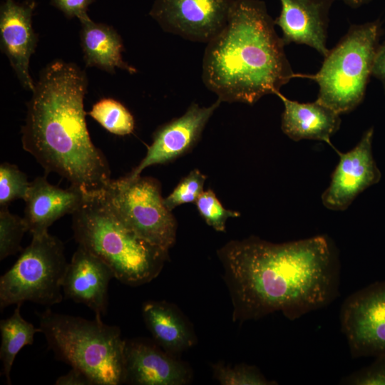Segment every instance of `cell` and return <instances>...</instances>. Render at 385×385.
Here are the masks:
<instances>
[{
    "label": "cell",
    "mask_w": 385,
    "mask_h": 385,
    "mask_svg": "<svg viewBox=\"0 0 385 385\" xmlns=\"http://www.w3.org/2000/svg\"><path fill=\"white\" fill-rule=\"evenodd\" d=\"M374 128L363 134L357 145L339 155V162L332 175L329 186L323 192V205L332 210H344L364 190L378 183L381 173L372 152Z\"/></svg>",
    "instance_id": "obj_11"
},
{
    "label": "cell",
    "mask_w": 385,
    "mask_h": 385,
    "mask_svg": "<svg viewBox=\"0 0 385 385\" xmlns=\"http://www.w3.org/2000/svg\"><path fill=\"white\" fill-rule=\"evenodd\" d=\"M195 204L205 222L218 232L225 230L228 218L239 216L238 212L225 209L212 190L203 191Z\"/></svg>",
    "instance_id": "obj_27"
},
{
    "label": "cell",
    "mask_w": 385,
    "mask_h": 385,
    "mask_svg": "<svg viewBox=\"0 0 385 385\" xmlns=\"http://www.w3.org/2000/svg\"><path fill=\"white\" fill-rule=\"evenodd\" d=\"M142 313L155 342L167 353L174 356L193 345L190 327L173 304L163 301L146 302Z\"/></svg>",
    "instance_id": "obj_20"
},
{
    "label": "cell",
    "mask_w": 385,
    "mask_h": 385,
    "mask_svg": "<svg viewBox=\"0 0 385 385\" xmlns=\"http://www.w3.org/2000/svg\"><path fill=\"white\" fill-rule=\"evenodd\" d=\"M101 192L115 215L138 236L168 252L173 247L176 221L163 203L157 180L126 175L111 180Z\"/></svg>",
    "instance_id": "obj_8"
},
{
    "label": "cell",
    "mask_w": 385,
    "mask_h": 385,
    "mask_svg": "<svg viewBox=\"0 0 385 385\" xmlns=\"http://www.w3.org/2000/svg\"><path fill=\"white\" fill-rule=\"evenodd\" d=\"M86 73L73 63L56 60L41 72L27 103L21 143L43 168L84 194L104 190L111 181L108 162L92 142L83 101Z\"/></svg>",
    "instance_id": "obj_2"
},
{
    "label": "cell",
    "mask_w": 385,
    "mask_h": 385,
    "mask_svg": "<svg viewBox=\"0 0 385 385\" xmlns=\"http://www.w3.org/2000/svg\"><path fill=\"white\" fill-rule=\"evenodd\" d=\"M95 0H51V4L67 18L77 17L79 21L87 17L88 6Z\"/></svg>",
    "instance_id": "obj_29"
},
{
    "label": "cell",
    "mask_w": 385,
    "mask_h": 385,
    "mask_svg": "<svg viewBox=\"0 0 385 385\" xmlns=\"http://www.w3.org/2000/svg\"><path fill=\"white\" fill-rule=\"evenodd\" d=\"M371 76L381 82L385 93V41L380 43L377 48Z\"/></svg>",
    "instance_id": "obj_31"
},
{
    "label": "cell",
    "mask_w": 385,
    "mask_h": 385,
    "mask_svg": "<svg viewBox=\"0 0 385 385\" xmlns=\"http://www.w3.org/2000/svg\"><path fill=\"white\" fill-rule=\"evenodd\" d=\"M282 9L274 19L285 45L294 43L315 49L325 57L330 8L334 0H279Z\"/></svg>",
    "instance_id": "obj_16"
},
{
    "label": "cell",
    "mask_w": 385,
    "mask_h": 385,
    "mask_svg": "<svg viewBox=\"0 0 385 385\" xmlns=\"http://www.w3.org/2000/svg\"><path fill=\"white\" fill-rule=\"evenodd\" d=\"M56 385H94L93 381L81 370L73 368L65 375L59 376Z\"/></svg>",
    "instance_id": "obj_30"
},
{
    "label": "cell",
    "mask_w": 385,
    "mask_h": 385,
    "mask_svg": "<svg viewBox=\"0 0 385 385\" xmlns=\"http://www.w3.org/2000/svg\"><path fill=\"white\" fill-rule=\"evenodd\" d=\"M339 384L385 385V354L376 356L369 365L343 377Z\"/></svg>",
    "instance_id": "obj_28"
},
{
    "label": "cell",
    "mask_w": 385,
    "mask_h": 385,
    "mask_svg": "<svg viewBox=\"0 0 385 385\" xmlns=\"http://www.w3.org/2000/svg\"><path fill=\"white\" fill-rule=\"evenodd\" d=\"M21 304H16L10 317L0 321L1 374L9 384H11L10 373L16 355L24 346L31 345L35 334L41 332L39 327H35L22 317L20 312Z\"/></svg>",
    "instance_id": "obj_21"
},
{
    "label": "cell",
    "mask_w": 385,
    "mask_h": 385,
    "mask_svg": "<svg viewBox=\"0 0 385 385\" xmlns=\"http://www.w3.org/2000/svg\"><path fill=\"white\" fill-rule=\"evenodd\" d=\"M27 231L23 217L11 213L8 207H0V260L21 252V242Z\"/></svg>",
    "instance_id": "obj_23"
},
{
    "label": "cell",
    "mask_w": 385,
    "mask_h": 385,
    "mask_svg": "<svg viewBox=\"0 0 385 385\" xmlns=\"http://www.w3.org/2000/svg\"><path fill=\"white\" fill-rule=\"evenodd\" d=\"M158 346L143 339L125 340L124 384L183 385L190 381L189 368Z\"/></svg>",
    "instance_id": "obj_14"
},
{
    "label": "cell",
    "mask_w": 385,
    "mask_h": 385,
    "mask_svg": "<svg viewBox=\"0 0 385 385\" xmlns=\"http://www.w3.org/2000/svg\"><path fill=\"white\" fill-rule=\"evenodd\" d=\"M88 114L108 132L117 135L130 134L135 128L134 118L130 111L113 98L98 101Z\"/></svg>",
    "instance_id": "obj_22"
},
{
    "label": "cell",
    "mask_w": 385,
    "mask_h": 385,
    "mask_svg": "<svg viewBox=\"0 0 385 385\" xmlns=\"http://www.w3.org/2000/svg\"><path fill=\"white\" fill-rule=\"evenodd\" d=\"M67 265L61 240L48 232L32 236L14 265L0 277L1 310L24 302L46 306L60 303Z\"/></svg>",
    "instance_id": "obj_7"
},
{
    "label": "cell",
    "mask_w": 385,
    "mask_h": 385,
    "mask_svg": "<svg viewBox=\"0 0 385 385\" xmlns=\"http://www.w3.org/2000/svg\"><path fill=\"white\" fill-rule=\"evenodd\" d=\"M339 318L352 358L385 354V280L347 297Z\"/></svg>",
    "instance_id": "obj_9"
},
{
    "label": "cell",
    "mask_w": 385,
    "mask_h": 385,
    "mask_svg": "<svg viewBox=\"0 0 385 385\" xmlns=\"http://www.w3.org/2000/svg\"><path fill=\"white\" fill-rule=\"evenodd\" d=\"M220 103L217 99L208 107H200L193 103L182 116L158 128L145 156L128 176L136 178L148 166L167 163L188 152L199 140Z\"/></svg>",
    "instance_id": "obj_12"
},
{
    "label": "cell",
    "mask_w": 385,
    "mask_h": 385,
    "mask_svg": "<svg viewBox=\"0 0 385 385\" xmlns=\"http://www.w3.org/2000/svg\"><path fill=\"white\" fill-rule=\"evenodd\" d=\"M213 376L223 385H274V381L267 379L255 366L245 364L226 366L221 363L212 366Z\"/></svg>",
    "instance_id": "obj_24"
},
{
    "label": "cell",
    "mask_w": 385,
    "mask_h": 385,
    "mask_svg": "<svg viewBox=\"0 0 385 385\" xmlns=\"http://www.w3.org/2000/svg\"><path fill=\"white\" fill-rule=\"evenodd\" d=\"M283 103L282 130L294 141L303 139L321 140L332 147L330 138L339 128V114L317 100L299 103L285 97L280 91L276 94Z\"/></svg>",
    "instance_id": "obj_18"
},
{
    "label": "cell",
    "mask_w": 385,
    "mask_h": 385,
    "mask_svg": "<svg viewBox=\"0 0 385 385\" xmlns=\"http://www.w3.org/2000/svg\"><path fill=\"white\" fill-rule=\"evenodd\" d=\"M30 183L19 168L9 163L0 165V207H9L15 200L24 199Z\"/></svg>",
    "instance_id": "obj_25"
},
{
    "label": "cell",
    "mask_w": 385,
    "mask_h": 385,
    "mask_svg": "<svg viewBox=\"0 0 385 385\" xmlns=\"http://www.w3.org/2000/svg\"><path fill=\"white\" fill-rule=\"evenodd\" d=\"M233 304V320L281 312L289 320L324 308L339 294L341 267L324 235L271 243L233 240L219 250Z\"/></svg>",
    "instance_id": "obj_1"
},
{
    "label": "cell",
    "mask_w": 385,
    "mask_h": 385,
    "mask_svg": "<svg viewBox=\"0 0 385 385\" xmlns=\"http://www.w3.org/2000/svg\"><path fill=\"white\" fill-rule=\"evenodd\" d=\"M234 0H154L149 12L161 28L195 42L208 43L226 25Z\"/></svg>",
    "instance_id": "obj_10"
},
{
    "label": "cell",
    "mask_w": 385,
    "mask_h": 385,
    "mask_svg": "<svg viewBox=\"0 0 385 385\" xmlns=\"http://www.w3.org/2000/svg\"><path fill=\"white\" fill-rule=\"evenodd\" d=\"M261 0H234L228 21L207 43L202 81L221 102L253 104L296 75Z\"/></svg>",
    "instance_id": "obj_3"
},
{
    "label": "cell",
    "mask_w": 385,
    "mask_h": 385,
    "mask_svg": "<svg viewBox=\"0 0 385 385\" xmlns=\"http://www.w3.org/2000/svg\"><path fill=\"white\" fill-rule=\"evenodd\" d=\"M382 33L380 20L353 24L328 54L318 72L317 100L343 114L364 100Z\"/></svg>",
    "instance_id": "obj_6"
},
{
    "label": "cell",
    "mask_w": 385,
    "mask_h": 385,
    "mask_svg": "<svg viewBox=\"0 0 385 385\" xmlns=\"http://www.w3.org/2000/svg\"><path fill=\"white\" fill-rule=\"evenodd\" d=\"M342 1L345 4L349 6L352 9L359 8L366 4H368L371 0H340Z\"/></svg>",
    "instance_id": "obj_32"
},
{
    "label": "cell",
    "mask_w": 385,
    "mask_h": 385,
    "mask_svg": "<svg viewBox=\"0 0 385 385\" xmlns=\"http://www.w3.org/2000/svg\"><path fill=\"white\" fill-rule=\"evenodd\" d=\"M206 176L195 169L183 178L173 191L163 198L165 206L172 211L175 207L189 202H195L203 192Z\"/></svg>",
    "instance_id": "obj_26"
},
{
    "label": "cell",
    "mask_w": 385,
    "mask_h": 385,
    "mask_svg": "<svg viewBox=\"0 0 385 385\" xmlns=\"http://www.w3.org/2000/svg\"><path fill=\"white\" fill-rule=\"evenodd\" d=\"M80 22L81 43L88 66L98 67L110 73H113L116 68L130 73L136 72L135 68L123 61L121 54L123 41L112 26L94 22L88 16Z\"/></svg>",
    "instance_id": "obj_19"
},
{
    "label": "cell",
    "mask_w": 385,
    "mask_h": 385,
    "mask_svg": "<svg viewBox=\"0 0 385 385\" xmlns=\"http://www.w3.org/2000/svg\"><path fill=\"white\" fill-rule=\"evenodd\" d=\"M84 193L70 186L62 189L50 184L45 177L30 183L23 217L32 236L48 232L49 227L67 214L72 215L80 205Z\"/></svg>",
    "instance_id": "obj_17"
},
{
    "label": "cell",
    "mask_w": 385,
    "mask_h": 385,
    "mask_svg": "<svg viewBox=\"0 0 385 385\" xmlns=\"http://www.w3.org/2000/svg\"><path fill=\"white\" fill-rule=\"evenodd\" d=\"M72 215L78 245L101 260L120 282L138 286L155 278L168 260V252L138 236L113 212L102 192L84 194Z\"/></svg>",
    "instance_id": "obj_4"
},
{
    "label": "cell",
    "mask_w": 385,
    "mask_h": 385,
    "mask_svg": "<svg viewBox=\"0 0 385 385\" xmlns=\"http://www.w3.org/2000/svg\"><path fill=\"white\" fill-rule=\"evenodd\" d=\"M113 278V271L102 260L78 245L64 274L63 296L102 317L107 312L108 289Z\"/></svg>",
    "instance_id": "obj_15"
},
{
    "label": "cell",
    "mask_w": 385,
    "mask_h": 385,
    "mask_svg": "<svg viewBox=\"0 0 385 385\" xmlns=\"http://www.w3.org/2000/svg\"><path fill=\"white\" fill-rule=\"evenodd\" d=\"M35 0H4L0 7V44L22 86L31 92L35 82L29 74V61L38 42L32 26Z\"/></svg>",
    "instance_id": "obj_13"
},
{
    "label": "cell",
    "mask_w": 385,
    "mask_h": 385,
    "mask_svg": "<svg viewBox=\"0 0 385 385\" xmlns=\"http://www.w3.org/2000/svg\"><path fill=\"white\" fill-rule=\"evenodd\" d=\"M39 328L56 359L83 371L94 385L124 384V347L120 329L92 320L46 309Z\"/></svg>",
    "instance_id": "obj_5"
}]
</instances>
